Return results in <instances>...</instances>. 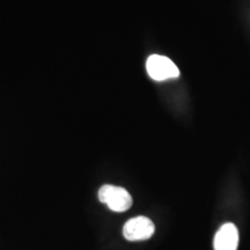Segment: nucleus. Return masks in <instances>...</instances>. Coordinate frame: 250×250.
Here are the masks:
<instances>
[{"label":"nucleus","instance_id":"4","mask_svg":"<svg viewBox=\"0 0 250 250\" xmlns=\"http://www.w3.org/2000/svg\"><path fill=\"white\" fill-rule=\"evenodd\" d=\"M239 246V230L232 223H227L219 228L215 234L214 250H237Z\"/></svg>","mask_w":250,"mask_h":250},{"label":"nucleus","instance_id":"3","mask_svg":"<svg viewBox=\"0 0 250 250\" xmlns=\"http://www.w3.org/2000/svg\"><path fill=\"white\" fill-rule=\"evenodd\" d=\"M155 227L151 219L136 217L126 221L123 227V235L129 241H144L154 234Z\"/></svg>","mask_w":250,"mask_h":250},{"label":"nucleus","instance_id":"2","mask_svg":"<svg viewBox=\"0 0 250 250\" xmlns=\"http://www.w3.org/2000/svg\"><path fill=\"white\" fill-rule=\"evenodd\" d=\"M148 76L155 81L173 79L180 76V71L174 62L166 56L152 55L146 62Z\"/></svg>","mask_w":250,"mask_h":250},{"label":"nucleus","instance_id":"1","mask_svg":"<svg viewBox=\"0 0 250 250\" xmlns=\"http://www.w3.org/2000/svg\"><path fill=\"white\" fill-rule=\"evenodd\" d=\"M99 199L114 212H125L132 206V197L122 187L105 184L100 188Z\"/></svg>","mask_w":250,"mask_h":250}]
</instances>
